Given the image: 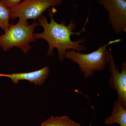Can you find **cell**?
I'll use <instances>...</instances> for the list:
<instances>
[{"label": "cell", "mask_w": 126, "mask_h": 126, "mask_svg": "<svg viewBox=\"0 0 126 126\" xmlns=\"http://www.w3.org/2000/svg\"><path fill=\"white\" fill-rule=\"evenodd\" d=\"M49 15L50 20L49 23L47 17L44 15L41 16L38 19V25L43 27V32L40 33H34V37L36 40L38 39L44 40L48 44L47 55L51 56L54 53V49H57L58 50V57L59 60L63 61L65 59L66 51L69 50H74L77 52H81L86 51V47L82 45L86 42L85 38H81L76 41H73L71 39V36L77 35L79 36L82 32H86V27L89 20L87 18L85 24L82 30L79 32H73L77 24L73 19L66 25L65 21L60 24L57 23L54 19L53 15L50 11Z\"/></svg>", "instance_id": "cell-1"}, {"label": "cell", "mask_w": 126, "mask_h": 126, "mask_svg": "<svg viewBox=\"0 0 126 126\" xmlns=\"http://www.w3.org/2000/svg\"><path fill=\"white\" fill-rule=\"evenodd\" d=\"M121 41L119 39L110 41L89 53H81L74 50H68L65 53V59L78 64L85 78H91L94 72L103 70L109 63L112 53L110 48L108 49L107 47Z\"/></svg>", "instance_id": "cell-2"}, {"label": "cell", "mask_w": 126, "mask_h": 126, "mask_svg": "<svg viewBox=\"0 0 126 126\" xmlns=\"http://www.w3.org/2000/svg\"><path fill=\"white\" fill-rule=\"evenodd\" d=\"M38 26L37 22L30 24L27 20L19 19L15 24H11L4 34L0 35V47L5 52L16 47L27 54L31 48L30 43L36 41L34 32Z\"/></svg>", "instance_id": "cell-3"}, {"label": "cell", "mask_w": 126, "mask_h": 126, "mask_svg": "<svg viewBox=\"0 0 126 126\" xmlns=\"http://www.w3.org/2000/svg\"><path fill=\"white\" fill-rule=\"evenodd\" d=\"M63 0H24L11 9L12 20L17 18L28 20L38 19L50 7L61 4Z\"/></svg>", "instance_id": "cell-4"}, {"label": "cell", "mask_w": 126, "mask_h": 126, "mask_svg": "<svg viewBox=\"0 0 126 126\" xmlns=\"http://www.w3.org/2000/svg\"><path fill=\"white\" fill-rule=\"evenodd\" d=\"M108 12L109 22L116 34L126 32V0H98Z\"/></svg>", "instance_id": "cell-5"}, {"label": "cell", "mask_w": 126, "mask_h": 126, "mask_svg": "<svg viewBox=\"0 0 126 126\" xmlns=\"http://www.w3.org/2000/svg\"><path fill=\"white\" fill-rule=\"evenodd\" d=\"M109 64L111 74L109 85L111 88L116 90L118 101L124 108L126 109V63L123 62L122 70L120 72L115 64L112 54Z\"/></svg>", "instance_id": "cell-6"}, {"label": "cell", "mask_w": 126, "mask_h": 126, "mask_svg": "<svg viewBox=\"0 0 126 126\" xmlns=\"http://www.w3.org/2000/svg\"><path fill=\"white\" fill-rule=\"evenodd\" d=\"M49 68L46 66L41 69L36 71L26 73H12L11 74H1L0 77H5L11 79L13 83L16 84L19 81L27 80L35 85H41L44 83L49 74Z\"/></svg>", "instance_id": "cell-7"}, {"label": "cell", "mask_w": 126, "mask_h": 126, "mask_svg": "<svg viewBox=\"0 0 126 126\" xmlns=\"http://www.w3.org/2000/svg\"><path fill=\"white\" fill-rule=\"evenodd\" d=\"M104 123L107 125L117 123L120 126H126V109L118 101L114 102L112 115L106 118Z\"/></svg>", "instance_id": "cell-8"}, {"label": "cell", "mask_w": 126, "mask_h": 126, "mask_svg": "<svg viewBox=\"0 0 126 126\" xmlns=\"http://www.w3.org/2000/svg\"><path fill=\"white\" fill-rule=\"evenodd\" d=\"M40 126H81L79 123L67 116H52L43 122Z\"/></svg>", "instance_id": "cell-9"}, {"label": "cell", "mask_w": 126, "mask_h": 126, "mask_svg": "<svg viewBox=\"0 0 126 126\" xmlns=\"http://www.w3.org/2000/svg\"><path fill=\"white\" fill-rule=\"evenodd\" d=\"M11 17V9L8 8L0 0V28L4 31L7 30L11 25L9 23Z\"/></svg>", "instance_id": "cell-10"}, {"label": "cell", "mask_w": 126, "mask_h": 126, "mask_svg": "<svg viewBox=\"0 0 126 126\" xmlns=\"http://www.w3.org/2000/svg\"><path fill=\"white\" fill-rule=\"evenodd\" d=\"M8 8L11 9L18 5L21 2V0H1Z\"/></svg>", "instance_id": "cell-11"}, {"label": "cell", "mask_w": 126, "mask_h": 126, "mask_svg": "<svg viewBox=\"0 0 126 126\" xmlns=\"http://www.w3.org/2000/svg\"><path fill=\"white\" fill-rule=\"evenodd\" d=\"M92 126V125H91V124H90V126Z\"/></svg>", "instance_id": "cell-12"}, {"label": "cell", "mask_w": 126, "mask_h": 126, "mask_svg": "<svg viewBox=\"0 0 126 126\" xmlns=\"http://www.w3.org/2000/svg\"></svg>", "instance_id": "cell-13"}, {"label": "cell", "mask_w": 126, "mask_h": 126, "mask_svg": "<svg viewBox=\"0 0 126 126\" xmlns=\"http://www.w3.org/2000/svg\"></svg>", "instance_id": "cell-14"}]
</instances>
